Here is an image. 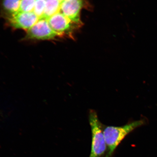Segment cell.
<instances>
[{"instance_id":"obj_8","label":"cell","mask_w":157,"mask_h":157,"mask_svg":"<svg viewBox=\"0 0 157 157\" xmlns=\"http://www.w3.org/2000/svg\"><path fill=\"white\" fill-rule=\"evenodd\" d=\"M61 2L59 0H45V7L42 18L48 20L59 12Z\"/></svg>"},{"instance_id":"obj_4","label":"cell","mask_w":157,"mask_h":157,"mask_svg":"<svg viewBox=\"0 0 157 157\" xmlns=\"http://www.w3.org/2000/svg\"><path fill=\"white\" fill-rule=\"evenodd\" d=\"M39 19L33 12H17L5 19L6 25L9 27L26 32L35 25Z\"/></svg>"},{"instance_id":"obj_2","label":"cell","mask_w":157,"mask_h":157,"mask_svg":"<svg viewBox=\"0 0 157 157\" xmlns=\"http://www.w3.org/2000/svg\"><path fill=\"white\" fill-rule=\"evenodd\" d=\"M89 121L92 134L91 149L89 157H105L107 146L103 132V124L99 121L95 110H90Z\"/></svg>"},{"instance_id":"obj_9","label":"cell","mask_w":157,"mask_h":157,"mask_svg":"<svg viewBox=\"0 0 157 157\" xmlns=\"http://www.w3.org/2000/svg\"><path fill=\"white\" fill-rule=\"evenodd\" d=\"M36 2V0H21L19 9L17 13L33 12Z\"/></svg>"},{"instance_id":"obj_10","label":"cell","mask_w":157,"mask_h":157,"mask_svg":"<svg viewBox=\"0 0 157 157\" xmlns=\"http://www.w3.org/2000/svg\"><path fill=\"white\" fill-rule=\"evenodd\" d=\"M45 7V0H36L33 12L37 15L39 19L43 17Z\"/></svg>"},{"instance_id":"obj_1","label":"cell","mask_w":157,"mask_h":157,"mask_svg":"<svg viewBox=\"0 0 157 157\" xmlns=\"http://www.w3.org/2000/svg\"><path fill=\"white\" fill-rule=\"evenodd\" d=\"M144 120L132 122L121 127L105 126L103 125V132L107 152L105 157H112L117 147L124 137L132 131L144 124Z\"/></svg>"},{"instance_id":"obj_5","label":"cell","mask_w":157,"mask_h":157,"mask_svg":"<svg viewBox=\"0 0 157 157\" xmlns=\"http://www.w3.org/2000/svg\"><path fill=\"white\" fill-rule=\"evenodd\" d=\"M48 21L52 29L60 37L71 36L74 25H77L60 11L48 18Z\"/></svg>"},{"instance_id":"obj_7","label":"cell","mask_w":157,"mask_h":157,"mask_svg":"<svg viewBox=\"0 0 157 157\" xmlns=\"http://www.w3.org/2000/svg\"><path fill=\"white\" fill-rule=\"evenodd\" d=\"M21 0H1V16L4 19L18 11Z\"/></svg>"},{"instance_id":"obj_6","label":"cell","mask_w":157,"mask_h":157,"mask_svg":"<svg viewBox=\"0 0 157 157\" xmlns=\"http://www.w3.org/2000/svg\"><path fill=\"white\" fill-rule=\"evenodd\" d=\"M83 0H65L62 2L60 11L77 25H81L80 11Z\"/></svg>"},{"instance_id":"obj_3","label":"cell","mask_w":157,"mask_h":157,"mask_svg":"<svg viewBox=\"0 0 157 157\" xmlns=\"http://www.w3.org/2000/svg\"><path fill=\"white\" fill-rule=\"evenodd\" d=\"M60 37L51 27L48 20L45 18L39 19L36 23L30 29L27 31L23 39L25 40H54Z\"/></svg>"},{"instance_id":"obj_11","label":"cell","mask_w":157,"mask_h":157,"mask_svg":"<svg viewBox=\"0 0 157 157\" xmlns=\"http://www.w3.org/2000/svg\"><path fill=\"white\" fill-rule=\"evenodd\" d=\"M59 1L61 2H63V1H65V0H59Z\"/></svg>"}]
</instances>
